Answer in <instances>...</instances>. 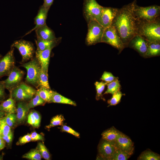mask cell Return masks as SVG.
Masks as SVG:
<instances>
[{
    "label": "cell",
    "instance_id": "49",
    "mask_svg": "<svg viewBox=\"0 0 160 160\" xmlns=\"http://www.w3.org/2000/svg\"><path fill=\"white\" fill-rule=\"evenodd\" d=\"M2 136L1 132L0 127V136Z\"/></svg>",
    "mask_w": 160,
    "mask_h": 160
},
{
    "label": "cell",
    "instance_id": "39",
    "mask_svg": "<svg viewBox=\"0 0 160 160\" xmlns=\"http://www.w3.org/2000/svg\"><path fill=\"white\" fill-rule=\"evenodd\" d=\"M61 127L62 131L71 134L76 137H79L80 135L78 132L66 125H63Z\"/></svg>",
    "mask_w": 160,
    "mask_h": 160
},
{
    "label": "cell",
    "instance_id": "10",
    "mask_svg": "<svg viewBox=\"0 0 160 160\" xmlns=\"http://www.w3.org/2000/svg\"><path fill=\"white\" fill-rule=\"evenodd\" d=\"M24 75V72L15 66L8 75V77L2 81L5 89L10 92L20 83Z\"/></svg>",
    "mask_w": 160,
    "mask_h": 160
},
{
    "label": "cell",
    "instance_id": "16",
    "mask_svg": "<svg viewBox=\"0 0 160 160\" xmlns=\"http://www.w3.org/2000/svg\"><path fill=\"white\" fill-rule=\"evenodd\" d=\"M54 47H51L43 51L37 50L36 51V57L39 63L41 69L48 73L51 51Z\"/></svg>",
    "mask_w": 160,
    "mask_h": 160
},
{
    "label": "cell",
    "instance_id": "35",
    "mask_svg": "<svg viewBox=\"0 0 160 160\" xmlns=\"http://www.w3.org/2000/svg\"><path fill=\"white\" fill-rule=\"evenodd\" d=\"M37 149L39 150L42 157L46 160L50 159L49 153L43 143L41 142L39 143L37 145Z\"/></svg>",
    "mask_w": 160,
    "mask_h": 160
},
{
    "label": "cell",
    "instance_id": "34",
    "mask_svg": "<svg viewBox=\"0 0 160 160\" xmlns=\"http://www.w3.org/2000/svg\"><path fill=\"white\" fill-rule=\"evenodd\" d=\"M45 102L36 93L35 97L30 101L27 104V105L30 109L38 105H42Z\"/></svg>",
    "mask_w": 160,
    "mask_h": 160
},
{
    "label": "cell",
    "instance_id": "27",
    "mask_svg": "<svg viewBox=\"0 0 160 160\" xmlns=\"http://www.w3.org/2000/svg\"><path fill=\"white\" fill-rule=\"evenodd\" d=\"M160 155L150 150L143 152L137 158L139 160H159Z\"/></svg>",
    "mask_w": 160,
    "mask_h": 160
},
{
    "label": "cell",
    "instance_id": "20",
    "mask_svg": "<svg viewBox=\"0 0 160 160\" xmlns=\"http://www.w3.org/2000/svg\"><path fill=\"white\" fill-rule=\"evenodd\" d=\"M61 39V37H59L54 40H46L37 38V39L36 41L37 46V50L43 51L49 47H54Z\"/></svg>",
    "mask_w": 160,
    "mask_h": 160
},
{
    "label": "cell",
    "instance_id": "31",
    "mask_svg": "<svg viewBox=\"0 0 160 160\" xmlns=\"http://www.w3.org/2000/svg\"><path fill=\"white\" fill-rule=\"evenodd\" d=\"M65 119L62 115H58L54 117L51 120L49 125L46 126L47 129L58 125H62Z\"/></svg>",
    "mask_w": 160,
    "mask_h": 160
},
{
    "label": "cell",
    "instance_id": "12",
    "mask_svg": "<svg viewBox=\"0 0 160 160\" xmlns=\"http://www.w3.org/2000/svg\"><path fill=\"white\" fill-rule=\"evenodd\" d=\"M117 149L114 142L102 139L98 146V159L110 160Z\"/></svg>",
    "mask_w": 160,
    "mask_h": 160
},
{
    "label": "cell",
    "instance_id": "37",
    "mask_svg": "<svg viewBox=\"0 0 160 160\" xmlns=\"http://www.w3.org/2000/svg\"><path fill=\"white\" fill-rule=\"evenodd\" d=\"M118 79V77L114 76L111 73L105 71L103 72L100 79L108 83Z\"/></svg>",
    "mask_w": 160,
    "mask_h": 160
},
{
    "label": "cell",
    "instance_id": "17",
    "mask_svg": "<svg viewBox=\"0 0 160 160\" xmlns=\"http://www.w3.org/2000/svg\"><path fill=\"white\" fill-rule=\"evenodd\" d=\"M49 10V9L45 7L42 5L40 7L37 14L34 19L35 26L24 36L29 34L33 31L46 24V20Z\"/></svg>",
    "mask_w": 160,
    "mask_h": 160
},
{
    "label": "cell",
    "instance_id": "40",
    "mask_svg": "<svg viewBox=\"0 0 160 160\" xmlns=\"http://www.w3.org/2000/svg\"><path fill=\"white\" fill-rule=\"evenodd\" d=\"M27 122L34 127L37 128L36 121L32 112H31L28 115Z\"/></svg>",
    "mask_w": 160,
    "mask_h": 160
},
{
    "label": "cell",
    "instance_id": "51",
    "mask_svg": "<svg viewBox=\"0 0 160 160\" xmlns=\"http://www.w3.org/2000/svg\"><path fill=\"white\" fill-rule=\"evenodd\" d=\"M2 56L0 54V60L2 58Z\"/></svg>",
    "mask_w": 160,
    "mask_h": 160
},
{
    "label": "cell",
    "instance_id": "33",
    "mask_svg": "<svg viewBox=\"0 0 160 160\" xmlns=\"http://www.w3.org/2000/svg\"><path fill=\"white\" fill-rule=\"evenodd\" d=\"M123 95L124 94L120 91L113 95L112 97L108 101V107L116 105L119 104Z\"/></svg>",
    "mask_w": 160,
    "mask_h": 160
},
{
    "label": "cell",
    "instance_id": "1",
    "mask_svg": "<svg viewBox=\"0 0 160 160\" xmlns=\"http://www.w3.org/2000/svg\"><path fill=\"white\" fill-rule=\"evenodd\" d=\"M137 0L119 9L111 25L114 27L125 47L131 39L137 34L136 21L133 9Z\"/></svg>",
    "mask_w": 160,
    "mask_h": 160
},
{
    "label": "cell",
    "instance_id": "9",
    "mask_svg": "<svg viewBox=\"0 0 160 160\" xmlns=\"http://www.w3.org/2000/svg\"><path fill=\"white\" fill-rule=\"evenodd\" d=\"M11 47H15L18 50L22 55L23 62L32 58L35 49L31 42L23 39L17 40L13 43Z\"/></svg>",
    "mask_w": 160,
    "mask_h": 160
},
{
    "label": "cell",
    "instance_id": "26",
    "mask_svg": "<svg viewBox=\"0 0 160 160\" xmlns=\"http://www.w3.org/2000/svg\"><path fill=\"white\" fill-rule=\"evenodd\" d=\"M106 85L107 89L104 95L110 94L113 95L120 91L121 86L119 79L107 83Z\"/></svg>",
    "mask_w": 160,
    "mask_h": 160
},
{
    "label": "cell",
    "instance_id": "36",
    "mask_svg": "<svg viewBox=\"0 0 160 160\" xmlns=\"http://www.w3.org/2000/svg\"><path fill=\"white\" fill-rule=\"evenodd\" d=\"M0 127L2 135H7L11 132V127L6 123L4 117L0 119Z\"/></svg>",
    "mask_w": 160,
    "mask_h": 160
},
{
    "label": "cell",
    "instance_id": "3",
    "mask_svg": "<svg viewBox=\"0 0 160 160\" xmlns=\"http://www.w3.org/2000/svg\"><path fill=\"white\" fill-rule=\"evenodd\" d=\"M136 3L135 4L133 9V13L136 20L151 22L160 17V6L154 5L143 7L137 5Z\"/></svg>",
    "mask_w": 160,
    "mask_h": 160
},
{
    "label": "cell",
    "instance_id": "30",
    "mask_svg": "<svg viewBox=\"0 0 160 160\" xmlns=\"http://www.w3.org/2000/svg\"><path fill=\"white\" fill-rule=\"evenodd\" d=\"M108 83L103 81H96L95 83V85L96 90V98L98 100L103 98L102 93L104 91L106 85Z\"/></svg>",
    "mask_w": 160,
    "mask_h": 160
},
{
    "label": "cell",
    "instance_id": "25",
    "mask_svg": "<svg viewBox=\"0 0 160 160\" xmlns=\"http://www.w3.org/2000/svg\"><path fill=\"white\" fill-rule=\"evenodd\" d=\"M36 93L45 102L49 103L52 96L53 91L50 89L40 87L36 91Z\"/></svg>",
    "mask_w": 160,
    "mask_h": 160
},
{
    "label": "cell",
    "instance_id": "28",
    "mask_svg": "<svg viewBox=\"0 0 160 160\" xmlns=\"http://www.w3.org/2000/svg\"><path fill=\"white\" fill-rule=\"evenodd\" d=\"M132 154L117 149L110 160H127Z\"/></svg>",
    "mask_w": 160,
    "mask_h": 160
},
{
    "label": "cell",
    "instance_id": "15",
    "mask_svg": "<svg viewBox=\"0 0 160 160\" xmlns=\"http://www.w3.org/2000/svg\"><path fill=\"white\" fill-rule=\"evenodd\" d=\"M119 8L103 7L100 23L105 28L111 25Z\"/></svg>",
    "mask_w": 160,
    "mask_h": 160
},
{
    "label": "cell",
    "instance_id": "45",
    "mask_svg": "<svg viewBox=\"0 0 160 160\" xmlns=\"http://www.w3.org/2000/svg\"><path fill=\"white\" fill-rule=\"evenodd\" d=\"M36 121L37 128H38L39 125L41 121V116L36 111L32 112Z\"/></svg>",
    "mask_w": 160,
    "mask_h": 160
},
{
    "label": "cell",
    "instance_id": "14",
    "mask_svg": "<svg viewBox=\"0 0 160 160\" xmlns=\"http://www.w3.org/2000/svg\"><path fill=\"white\" fill-rule=\"evenodd\" d=\"M114 142L117 149L133 154L134 150L133 143L126 135L121 132Z\"/></svg>",
    "mask_w": 160,
    "mask_h": 160
},
{
    "label": "cell",
    "instance_id": "48",
    "mask_svg": "<svg viewBox=\"0 0 160 160\" xmlns=\"http://www.w3.org/2000/svg\"><path fill=\"white\" fill-rule=\"evenodd\" d=\"M5 113L0 110V119L3 118Z\"/></svg>",
    "mask_w": 160,
    "mask_h": 160
},
{
    "label": "cell",
    "instance_id": "22",
    "mask_svg": "<svg viewBox=\"0 0 160 160\" xmlns=\"http://www.w3.org/2000/svg\"><path fill=\"white\" fill-rule=\"evenodd\" d=\"M29 109L27 104L23 101H20L17 104L16 109L17 120L19 122L24 121Z\"/></svg>",
    "mask_w": 160,
    "mask_h": 160
},
{
    "label": "cell",
    "instance_id": "42",
    "mask_svg": "<svg viewBox=\"0 0 160 160\" xmlns=\"http://www.w3.org/2000/svg\"><path fill=\"white\" fill-rule=\"evenodd\" d=\"M31 140L30 134H28L21 137L19 140V143L22 144L29 142Z\"/></svg>",
    "mask_w": 160,
    "mask_h": 160
},
{
    "label": "cell",
    "instance_id": "8",
    "mask_svg": "<svg viewBox=\"0 0 160 160\" xmlns=\"http://www.w3.org/2000/svg\"><path fill=\"white\" fill-rule=\"evenodd\" d=\"M10 92L13 98L17 100L22 101L31 98L36 94V91L26 84L21 83Z\"/></svg>",
    "mask_w": 160,
    "mask_h": 160
},
{
    "label": "cell",
    "instance_id": "32",
    "mask_svg": "<svg viewBox=\"0 0 160 160\" xmlns=\"http://www.w3.org/2000/svg\"><path fill=\"white\" fill-rule=\"evenodd\" d=\"M41 157L37 148L32 150L23 156V158L32 160H40Z\"/></svg>",
    "mask_w": 160,
    "mask_h": 160
},
{
    "label": "cell",
    "instance_id": "47",
    "mask_svg": "<svg viewBox=\"0 0 160 160\" xmlns=\"http://www.w3.org/2000/svg\"><path fill=\"white\" fill-rule=\"evenodd\" d=\"M2 136H0V150L3 149L5 146V142L2 138Z\"/></svg>",
    "mask_w": 160,
    "mask_h": 160
},
{
    "label": "cell",
    "instance_id": "4",
    "mask_svg": "<svg viewBox=\"0 0 160 160\" xmlns=\"http://www.w3.org/2000/svg\"><path fill=\"white\" fill-rule=\"evenodd\" d=\"M102 7L96 0H84L83 15L87 23L95 20L100 23Z\"/></svg>",
    "mask_w": 160,
    "mask_h": 160
},
{
    "label": "cell",
    "instance_id": "23",
    "mask_svg": "<svg viewBox=\"0 0 160 160\" xmlns=\"http://www.w3.org/2000/svg\"><path fill=\"white\" fill-rule=\"evenodd\" d=\"M120 132L113 127L102 133V139L109 141L114 142Z\"/></svg>",
    "mask_w": 160,
    "mask_h": 160
},
{
    "label": "cell",
    "instance_id": "2",
    "mask_svg": "<svg viewBox=\"0 0 160 160\" xmlns=\"http://www.w3.org/2000/svg\"><path fill=\"white\" fill-rule=\"evenodd\" d=\"M136 21L137 34L150 42H160V17L151 22Z\"/></svg>",
    "mask_w": 160,
    "mask_h": 160
},
{
    "label": "cell",
    "instance_id": "19",
    "mask_svg": "<svg viewBox=\"0 0 160 160\" xmlns=\"http://www.w3.org/2000/svg\"><path fill=\"white\" fill-rule=\"evenodd\" d=\"M160 55V42L148 41V48L144 58H149Z\"/></svg>",
    "mask_w": 160,
    "mask_h": 160
},
{
    "label": "cell",
    "instance_id": "13",
    "mask_svg": "<svg viewBox=\"0 0 160 160\" xmlns=\"http://www.w3.org/2000/svg\"><path fill=\"white\" fill-rule=\"evenodd\" d=\"M148 42V41L141 36L136 34L130 41L128 47L133 49L144 57L147 50Z\"/></svg>",
    "mask_w": 160,
    "mask_h": 160
},
{
    "label": "cell",
    "instance_id": "46",
    "mask_svg": "<svg viewBox=\"0 0 160 160\" xmlns=\"http://www.w3.org/2000/svg\"><path fill=\"white\" fill-rule=\"evenodd\" d=\"M54 0H44V3L42 6L45 7L49 9L52 4Z\"/></svg>",
    "mask_w": 160,
    "mask_h": 160
},
{
    "label": "cell",
    "instance_id": "21",
    "mask_svg": "<svg viewBox=\"0 0 160 160\" xmlns=\"http://www.w3.org/2000/svg\"><path fill=\"white\" fill-rule=\"evenodd\" d=\"M15 102L11 95L0 104V110L8 113H14L16 111Z\"/></svg>",
    "mask_w": 160,
    "mask_h": 160
},
{
    "label": "cell",
    "instance_id": "41",
    "mask_svg": "<svg viewBox=\"0 0 160 160\" xmlns=\"http://www.w3.org/2000/svg\"><path fill=\"white\" fill-rule=\"evenodd\" d=\"M31 140L36 141L44 140V137L41 135L38 134L36 132H32L30 134Z\"/></svg>",
    "mask_w": 160,
    "mask_h": 160
},
{
    "label": "cell",
    "instance_id": "29",
    "mask_svg": "<svg viewBox=\"0 0 160 160\" xmlns=\"http://www.w3.org/2000/svg\"><path fill=\"white\" fill-rule=\"evenodd\" d=\"M38 86L48 89H50L48 81V73L41 69L39 78Z\"/></svg>",
    "mask_w": 160,
    "mask_h": 160
},
{
    "label": "cell",
    "instance_id": "5",
    "mask_svg": "<svg viewBox=\"0 0 160 160\" xmlns=\"http://www.w3.org/2000/svg\"><path fill=\"white\" fill-rule=\"evenodd\" d=\"M87 23L88 31L85 39L86 44L91 45L101 42L105 28L95 20H90Z\"/></svg>",
    "mask_w": 160,
    "mask_h": 160
},
{
    "label": "cell",
    "instance_id": "6",
    "mask_svg": "<svg viewBox=\"0 0 160 160\" xmlns=\"http://www.w3.org/2000/svg\"><path fill=\"white\" fill-rule=\"evenodd\" d=\"M101 42L108 44L116 49L119 51V54L125 48L116 29L111 25L105 28Z\"/></svg>",
    "mask_w": 160,
    "mask_h": 160
},
{
    "label": "cell",
    "instance_id": "11",
    "mask_svg": "<svg viewBox=\"0 0 160 160\" xmlns=\"http://www.w3.org/2000/svg\"><path fill=\"white\" fill-rule=\"evenodd\" d=\"M14 48L10 50L0 60V78L8 76L15 67Z\"/></svg>",
    "mask_w": 160,
    "mask_h": 160
},
{
    "label": "cell",
    "instance_id": "44",
    "mask_svg": "<svg viewBox=\"0 0 160 160\" xmlns=\"http://www.w3.org/2000/svg\"><path fill=\"white\" fill-rule=\"evenodd\" d=\"M1 137L5 142L8 144H9L11 143L12 140L13 134L11 132L7 135H2Z\"/></svg>",
    "mask_w": 160,
    "mask_h": 160
},
{
    "label": "cell",
    "instance_id": "38",
    "mask_svg": "<svg viewBox=\"0 0 160 160\" xmlns=\"http://www.w3.org/2000/svg\"><path fill=\"white\" fill-rule=\"evenodd\" d=\"M4 118L6 123L10 127L14 125L17 119L16 115L14 113H8Z\"/></svg>",
    "mask_w": 160,
    "mask_h": 160
},
{
    "label": "cell",
    "instance_id": "50",
    "mask_svg": "<svg viewBox=\"0 0 160 160\" xmlns=\"http://www.w3.org/2000/svg\"><path fill=\"white\" fill-rule=\"evenodd\" d=\"M2 157L1 156H0V160H2Z\"/></svg>",
    "mask_w": 160,
    "mask_h": 160
},
{
    "label": "cell",
    "instance_id": "18",
    "mask_svg": "<svg viewBox=\"0 0 160 160\" xmlns=\"http://www.w3.org/2000/svg\"><path fill=\"white\" fill-rule=\"evenodd\" d=\"M35 31L37 38L46 40H52L57 38L54 32L46 24Z\"/></svg>",
    "mask_w": 160,
    "mask_h": 160
},
{
    "label": "cell",
    "instance_id": "24",
    "mask_svg": "<svg viewBox=\"0 0 160 160\" xmlns=\"http://www.w3.org/2000/svg\"><path fill=\"white\" fill-rule=\"evenodd\" d=\"M49 103L67 104L74 106L76 105V103L74 101L54 91H53L51 99Z\"/></svg>",
    "mask_w": 160,
    "mask_h": 160
},
{
    "label": "cell",
    "instance_id": "43",
    "mask_svg": "<svg viewBox=\"0 0 160 160\" xmlns=\"http://www.w3.org/2000/svg\"><path fill=\"white\" fill-rule=\"evenodd\" d=\"M5 89L3 81H0V101L3 100L5 96Z\"/></svg>",
    "mask_w": 160,
    "mask_h": 160
},
{
    "label": "cell",
    "instance_id": "7",
    "mask_svg": "<svg viewBox=\"0 0 160 160\" xmlns=\"http://www.w3.org/2000/svg\"><path fill=\"white\" fill-rule=\"evenodd\" d=\"M21 66L27 70L25 79L26 81L34 86H38L39 78L41 68L36 57L32 58L30 61L23 64Z\"/></svg>",
    "mask_w": 160,
    "mask_h": 160
}]
</instances>
